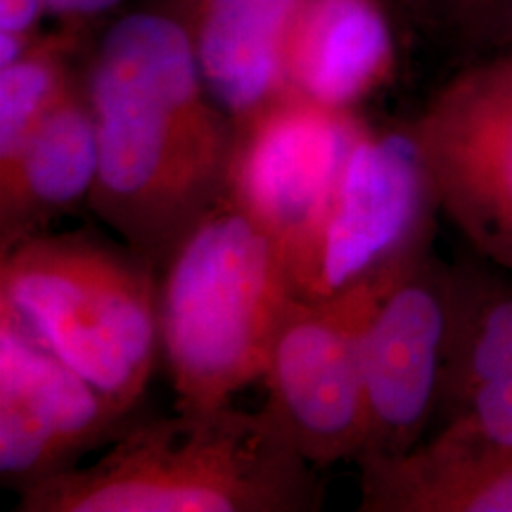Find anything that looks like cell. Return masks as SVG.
<instances>
[{
  "instance_id": "obj_7",
  "label": "cell",
  "mask_w": 512,
  "mask_h": 512,
  "mask_svg": "<svg viewBox=\"0 0 512 512\" xmlns=\"http://www.w3.org/2000/svg\"><path fill=\"white\" fill-rule=\"evenodd\" d=\"M439 211L465 242L512 273V69L503 57L467 62L408 121Z\"/></svg>"
},
{
  "instance_id": "obj_12",
  "label": "cell",
  "mask_w": 512,
  "mask_h": 512,
  "mask_svg": "<svg viewBox=\"0 0 512 512\" xmlns=\"http://www.w3.org/2000/svg\"><path fill=\"white\" fill-rule=\"evenodd\" d=\"M304 0H169L204 86L245 126L287 98V46Z\"/></svg>"
},
{
  "instance_id": "obj_19",
  "label": "cell",
  "mask_w": 512,
  "mask_h": 512,
  "mask_svg": "<svg viewBox=\"0 0 512 512\" xmlns=\"http://www.w3.org/2000/svg\"><path fill=\"white\" fill-rule=\"evenodd\" d=\"M121 3L124 0H46L48 15L57 17L62 24H81V27L119 8Z\"/></svg>"
},
{
  "instance_id": "obj_6",
  "label": "cell",
  "mask_w": 512,
  "mask_h": 512,
  "mask_svg": "<svg viewBox=\"0 0 512 512\" xmlns=\"http://www.w3.org/2000/svg\"><path fill=\"white\" fill-rule=\"evenodd\" d=\"M403 268L337 297L294 294L280 320L261 377L264 408L318 470L344 460L356 463L361 456L366 441L363 328Z\"/></svg>"
},
{
  "instance_id": "obj_15",
  "label": "cell",
  "mask_w": 512,
  "mask_h": 512,
  "mask_svg": "<svg viewBox=\"0 0 512 512\" xmlns=\"http://www.w3.org/2000/svg\"><path fill=\"white\" fill-rule=\"evenodd\" d=\"M358 470L361 512H512V446L430 434L408 456Z\"/></svg>"
},
{
  "instance_id": "obj_20",
  "label": "cell",
  "mask_w": 512,
  "mask_h": 512,
  "mask_svg": "<svg viewBox=\"0 0 512 512\" xmlns=\"http://www.w3.org/2000/svg\"><path fill=\"white\" fill-rule=\"evenodd\" d=\"M384 3L389 5V10H392V15L403 19V8H406V0H384Z\"/></svg>"
},
{
  "instance_id": "obj_1",
  "label": "cell",
  "mask_w": 512,
  "mask_h": 512,
  "mask_svg": "<svg viewBox=\"0 0 512 512\" xmlns=\"http://www.w3.org/2000/svg\"><path fill=\"white\" fill-rule=\"evenodd\" d=\"M83 88L98 133L88 209L162 271L228 192L238 124L211 98L166 5L114 19L83 64Z\"/></svg>"
},
{
  "instance_id": "obj_2",
  "label": "cell",
  "mask_w": 512,
  "mask_h": 512,
  "mask_svg": "<svg viewBox=\"0 0 512 512\" xmlns=\"http://www.w3.org/2000/svg\"><path fill=\"white\" fill-rule=\"evenodd\" d=\"M318 467L264 406L136 418L102 458L19 491L15 512H316Z\"/></svg>"
},
{
  "instance_id": "obj_9",
  "label": "cell",
  "mask_w": 512,
  "mask_h": 512,
  "mask_svg": "<svg viewBox=\"0 0 512 512\" xmlns=\"http://www.w3.org/2000/svg\"><path fill=\"white\" fill-rule=\"evenodd\" d=\"M363 128L356 112L299 95L238 128L228 192L278 238L290 268L311 245Z\"/></svg>"
},
{
  "instance_id": "obj_8",
  "label": "cell",
  "mask_w": 512,
  "mask_h": 512,
  "mask_svg": "<svg viewBox=\"0 0 512 512\" xmlns=\"http://www.w3.org/2000/svg\"><path fill=\"white\" fill-rule=\"evenodd\" d=\"M453 320V266L432 249L413 259L363 328L366 441L354 465L408 456L430 437Z\"/></svg>"
},
{
  "instance_id": "obj_13",
  "label": "cell",
  "mask_w": 512,
  "mask_h": 512,
  "mask_svg": "<svg viewBox=\"0 0 512 512\" xmlns=\"http://www.w3.org/2000/svg\"><path fill=\"white\" fill-rule=\"evenodd\" d=\"M98 178V133L81 81L10 159L0 162V254L88 207Z\"/></svg>"
},
{
  "instance_id": "obj_17",
  "label": "cell",
  "mask_w": 512,
  "mask_h": 512,
  "mask_svg": "<svg viewBox=\"0 0 512 512\" xmlns=\"http://www.w3.org/2000/svg\"><path fill=\"white\" fill-rule=\"evenodd\" d=\"M403 19L465 64L512 50V0H406Z\"/></svg>"
},
{
  "instance_id": "obj_3",
  "label": "cell",
  "mask_w": 512,
  "mask_h": 512,
  "mask_svg": "<svg viewBox=\"0 0 512 512\" xmlns=\"http://www.w3.org/2000/svg\"><path fill=\"white\" fill-rule=\"evenodd\" d=\"M285 247L226 192L159 271V344L176 408H216L264 377L294 299Z\"/></svg>"
},
{
  "instance_id": "obj_4",
  "label": "cell",
  "mask_w": 512,
  "mask_h": 512,
  "mask_svg": "<svg viewBox=\"0 0 512 512\" xmlns=\"http://www.w3.org/2000/svg\"><path fill=\"white\" fill-rule=\"evenodd\" d=\"M0 316L138 411L162 354L159 271L91 233H41L0 254Z\"/></svg>"
},
{
  "instance_id": "obj_18",
  "label": "cell",
  "mask_w": 512,
  "mask_h": 512,
  "mask_svg": "<svg viewBox=\"0 0 512 512\" xmlns=\"http://www.w3.org/2000/svg\"><path fill=\"white\" fill-rule=\"evenodd\" d=\"M46 0H0V67L17 60L41 34Z\"/></svg>"
},
{
  "instance_id": "obj_11",
  "label": "cell",
  "mask_w": 512,
  "mask_h": 512,
  "mask_svg": "<svg viewBox=\"0 0 512 512\" xmlns=\"http://www.w3.org/2000/svg\"><path fill=\"white\" fill-rule=\"evenodd\" d=\"M448 439L512 446V280L453 266V320L437 422Z\"/></svg>"
},
{
  "instance_id": "obj_16",
  "label": "cell",
  "mask_w": 512,
  "mask_h": 512,
  "mask_svg": "<svg viewBox=\"0 0 512 512\" xmlns=\"http://www.w3.org/2000/svg\"><path fill=\"white\" fill-rule=\"evenodd\" d=\"M81 24L38 34L17 60L0 67V162L22 147L29 133L81 81L74 57L83 46Z\"/></svg>"
},
{
  "instance_id": "obj_14",
  "label": "cell",
  "mask_w": 512,
  "mask_h": 512,
  "mask_svg": "<svg viewBox=\"0 0 512 512\" xmlns=\"http://www.w3.org/2000/svg\"><path fill=\"white\" fill-rule=\"evenodd\" d=\"M394 64L392 10L384 0H304L287 46L292 95L356 112L392 79Z\"/></svg>"
},
{
  "instance_id": "obj_21",
  "label": "cell",
  "mask_w": 512,
  "mask_h": 512,
  "mask_svg": "<svg viewBox=\"0 0 512 512\" xmlns=\"http://www.w3.org/2000/svg\"><path fill=\"white\" fill-rule=\"evenodd\" d=\"M498 57H503V60L508 62V64H510V69H512V50H510V53H503V55H498Z\"/></svg>"
},
{
  "instance_id": "obj_10",
  "label": "cell",
  "mask_w": 512,
  "mask_h": 512,
  "mask_svg": "<svg viewBox=\"0 0 512 512\" xmlns=\"http://www.w3.org/2000/svg\"><path fill=\"white\" fill-rule=\"evenodd\" d=\"M136 411L119 406L62 358L0 316V482L15 494L79 467L112 444Z\"/></svg>"
},
{
  "instance_id": "obj_5",
  "label": "cell",
  "mask_w": 512,
  "mask_h": 512,
  "mask_svg": "<svg viewBox=\"0 0 512 512\" xmlns=\"http://www.w3.org/2000/svg\"><path fill=\"white\" fill-rule=\"evenodd\" d=\"M439 200L411 124L363 128L311 245L292 266L294 292L328 299L394 273L434 247Z\"/></svg>"
}]
</instances>
